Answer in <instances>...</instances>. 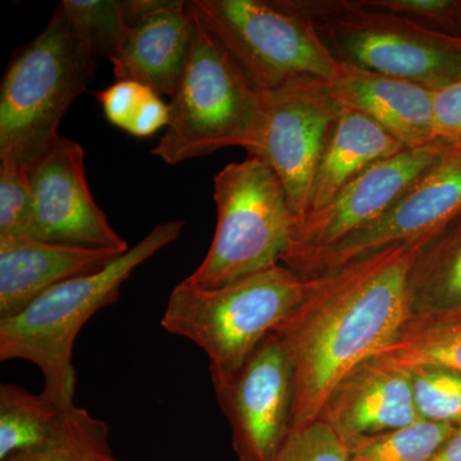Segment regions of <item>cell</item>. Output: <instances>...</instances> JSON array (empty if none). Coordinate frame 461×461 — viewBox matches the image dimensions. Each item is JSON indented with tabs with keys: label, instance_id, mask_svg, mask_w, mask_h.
Segmentation results:
<instances>
[{
	"label": "cell",
	"instance_id": "1",
	"mask_svg": "<svg viewBox=\"0 0 461 461\" xmlns=\"http://www.w3.org/2000/svg\"><path fill=\"white\" fill-rule=\"evenodd\" d=\"M427 236L313 278L308 295L273 330L293 364L291 429L320 420L339 379L393 344L409 321L406 280Z\"/></svg>",
	"mask_w": 461,
	"mask_h": 461
},
{
	"label": "cell",
	"instance_id": "2",
	"mask_svg": "<svg viewBox=\"0 0 461 461\" xmlns=\"http://www.w3.org/2000/svg\"><path fill=\"white\" fill-rule=\"evenodd\" d=\"M182 221L157 224L150 232L99 271L51 287L29 308L0 320V360H27L41 369L42 393L63 408L74 405L75 341L85 324L113 305L135 269L178 239Z\"/></svg>",
	"mask_w": 461,
	"mask_h": 461
},
{
	"label": "cell",
	"instance_id": "3",
	"mask_svg": "<svg viewBox=\"0 0 461 461\" xmlns=\"http://www.w3.org/2000/svg\"><path fill=\"white\" fill-rule=\"evenodd\" d=\"M95 53L62 5L12 58L0 89V165L30 172L95 72Z\"/></svg>",
	"mask_w": 461,
	"mask_h": 461
},
{
	"label": "cell",
	"instance_id": "4",
	"mask_svg": "<svg viewBox=\"0 0 461 461\" xmlns=\"http://www.w3.org/2000/svg\"><path fill=\"white\" fill-rule=\"evenodd\" d=\"M312 285L282 263L213 290L182 281L173 288L160 323L204 350L212 384L220 386L295 311Z\"/></svg>",
	"mask_w": 461,
	"mask_h": 461
},
{
	"label": "cell",
	"instance_id": "5",
	"mask_svg": "<svg viewBox=\"0 0 461 461\" xmlns=\"http://www.w3.org/2000/svg\"><path fill=\"white\" fill-rule=\"evenodd\" d=\"M193 17L189 60L171 96L165 135L151 150L167 165L230 147L249 154L262 131V94L202 21Z\"/></svg>",
	"mask_w": 461,
	"mask_h": 461
},
{
	"label": "cell",
	"instance_id": "6",
	"mask_svg": "<svg viewBox=\"0 0 461 461\" xmlns=\"http://www.w3.org/2000/svg\"><path fill=\"white\" fill-rule=\"evenodd\" d=\"M342 66L437 91L461 83V39L421 29L363 0H287Z\"/></svg>",
	"mask_w": 461,
	"mask_h": 461
},
{
	"label": "cell",
	"instance_id": "7",
	"mask_svg": "<svg viewBox=\"0 0 461 461\" xmlns=\"http://www.w3.org/2000/svg\"><path fill=\"white\" fill-rule=\"evenodd\" d=\"M213 199V241L187 284L213 290L281 263L296 214L271 167L251 156L230 163L215 175Z\"/></svg>",
	"mask_w": 461,
	"mask_h": 461
},
{
	"label": "cell",
	"instance_id": "8",
	"mask_svg": "<svg viewBox=\"0 0 461 461\" xmlns=\"http://www.w3.org/2000/svg\"><path fill=\"white\" fill-rule=\"evenodd\" d=\"M193 14L260 94L295 77L335 80L341 65L287 0H193Z\"/></svg>",
	"mask_w": 461,
	"mask_h": 461
},
{
	"label": "cell",
	"instance_id": "9",
	"mask_svg": "<svg viewBox=\"0 0 461 461\" xmlns=\"http://www.w3.org/2000/svg\"><path fill=\"white\" fill-rule=\"evenodd\" d=\"M262 131L249 156L260 158L276 172L297 218L342 105L327 81L313 77L291 78L262 93Z\"/></svg>",
	"mask_w": 461,
	"mask_h": 461
},
{
	"label": "cell",
	"instance_id": "10",
	"mask_svg": "<svg viewBox=\"0 0 461 461\" xmlns=\"http://www.w3.org/2000/svg\"><path fill=\"white\" fill-rule=\"evenodd\" d=\"M461 212V142L415 182L386 213L291 271L305 280L339 271L384 249L429 235Z\"/></svg>",
	"mask_w": 461,
	"mask_h": 461
},
{
	"label": "cell",
	"instance_id": "11",
	"mask_svg": "<svg viewBox=\"0 0 461 461\" xmlns=\"http://www.w3.org/2000/svg\"><path fill=\"white\" fill-rule=\"evenodd\" d=\"M453 145L406 148L366 169L329 204L296 218L290 248L281 263L294 269L308 258L378 220Z\"/></svg>",
	"mask_w": 461,
	"mask_h": 461
},
{
	"label": "cell",
	"instance_id": "12",
	"mask_svg": "<svg viewBox=\"0 0 461 461\" xmlns=\"http://www.w3.org/2000/svg\"><path fill=\"white\" fill-rule=\"evenodd\" d=\"M214 391L239 461L275 460L291 430L295 397L293 364L280 336L272 332Z\"/></svg>",
	"mask_w": 461,
	"mask_h": 461
},
{
	"label": "cell",
	"instance_id": "13",
	"mask_svg": "<svg viewBox=\"0 0 461 461\" xmlns=\"http://www.w3.org/2000/svg\"><path fill=\"white\" fill-rule=\"evenodd\" d=\"M32 223L30 238L68 247L126 253L129 245L91 195L85 151L58 136L30 171Z\"/></svg>",
	"mask_w": 461,
	"mask_h": 461
},
{
	"label": "cell",
	"instance_id": "14",
	"mask_svg": "<svg viewBox=\"0 0 461 461\" xmlns=\"http://www.w3.org/2000/svg\"><path fill=\"white\" fill-rule=\"evenodd\" d=\"M320 420L345 444L420 420L408 369L384 355H373L339 379Z\"/></svg>",
	"mask_w": 461,
	"mask_h": 461
},
{
	"label": "cell",
	"instance_id": "15",
	"mask_svg": "<svg viewBox=\"0 0 461 461\" xmlns=\"http://www.w3.org/2000/svg\"><path fill=\"white\" fill-rule=\"evenodd\" d=\"M194 38L189 2L151 0L147 11L127 27L109 60L115 78L145 85L172 96L180 83Z\"/></svg>",
	"mask_w": 461,
	"mask_h": 461
},
{
	"label": "cell",
	"instance_id": "16",
	"mask_svg": "<svg viewBox=\"0 0 461 461\" xmlns=\"http://www.w3.org/2000/svg\"><path fill=\"white\" fill-rule=\"evenodd\" d=\"M329 85L342 108L366 115L405 148L450 145L437 133L433 91L421 85L351 66Z\"/></svg>",
	"mask_w": 461,
	"mask_h": 461
},
{
	"label": "cell",
	"instance_id": "17",
	"mask_svg": "<svg viewBox=\"0 0 461 461\" xmlns=\"http://www.w3.org/2000/svg\"><path fill=\"white\" fill-rule=\"evenodd\" d=\"M121 254L32 238H0V320L20 314L60 282L104 268Z\"/></svg>",
	"mask_w": 461,
	"mask_h": 461
},
{
	"label": "cell",
	"instance_id": "18",
	"mask_svg": "<svg viewBox=\"0 0 461 461\" xmlns=\"http://www.w3.org/2000/svg\"><path fill=\"white\" fill-rule=\"evenodd\" d=\"M403 149L402 142L366 115L342 108L315 168L303 214L323 208L357 176Z\"/></svg>",
	"mask_w": 461,
	"mask_h": 461
},
{
	"label": "cell",
	"instance_id": "19",
	"mask_svg": "<svg viewBox=\"0 0 461 461\" xmlns=\"http://www.w3.org/2000/svg\"><path fill=\"white\" fill-rule=\"evenodd\" d=\"M406 296L409 320L461 318V212L421 242Z\"/></svg>",
	"mask_w": 461,
	"mask_h": 461
},
{
	"label": "cell",
	"instance_id": "20",
	"mask_svg": "<svg viewBox=\"0 0 461 461\" xmlns=\"http://www.w3.org/2000/svg\"><path fill=\"white\" fill-rule=\"evenodd\" d=\"M66 411L42 393L35 395L18 384H2L0 461L47 444L62 426Z\"/></svg>",
	"mask_w": 461,
	"mask_h": 461
},
{
	"label": "cell",
	"instance_id": "21",
	"mask_svg": "<svg viewBox=\"0 0 461 461\" xmlns=\"http://www.w3.org/2000/svg\"><path fill=\"white\" fill-rule=\"evenodd\" d=\"M378 354L402 366H438L461 373V318L409 320Z\"/></svg>",
	"mask_w": 461,
	"mask_h": 461
},
{
	"label": "cell",
	"instance_id": "22",
	"mask_svg": "<svg viewBox=\"0 0 461 461\" xmlns=\"http://www.w3.org/2000/svg\"><path fill=\"white\" fill-rule=\"evenodd\" d=\"M5 461L118 460L112 451L108 424L74 403L67 408L62 426L47 444L12 455Z\"/></svg>",
	"mask_w": 461,
	"mask_h": 461
},
{
	"label": "cell",
	"instance_id": "23",
	"mask_svg": "<svg viewBox=\"0 0 461 461\" xmlns=\"http://www.w3.org/2000/svg\"><path fill=\"white\" fill-rule=\"evenodd\" d=\"M456 426L418 420L411 426L348 442L350 461H430Z\"/></svg>",
	"mask_w": 461,
	"mask_h": 461
},
{
	"label": "cell",
	"instance_id": "24",
	"mask_svg": "<svg viewBox=\"0 0 461 461\" xmlns=\"http://www.w3.org/2000/svg\"><path fill=\"white\" fill-rule=\"evenodd\" d=\"M60 5L74 21L96 57L111 58L150 0H63Z\"/></svg>",
	"mask_w": 461,
	"mask_h": 461
},
{
	"label": "cell",
	"instance_id": "25",
	"mask_svg": "<svg viewBox=\"0 0 461 461\" xmlns=\"http://www.w3.org/2000/svg\"><path fill=\"white\" fill-rule=\"evenodd\" d=\"M420 420L461 426V373L438 366H405Z\"/></svg>",
	"mask_w": 461,
	"mask_h": 461
},
{
	"label": "cell",
	"instance_id": "26",
	"mask_svg": "<svg viewBox=\"0 0 461 461\" xmlns=\"http://www.w3.org/2000/svg\"><path fill=\"white\" fill-rule=\"evenodd\" d=\"M363 3L405 18L430 32L461 39V0H363Z\"/></svg>",
	"mask_w": 461,
	"mask_h": 461
},
{
	"label": "cell",
	"instance_id": "27",
	"mask_svg": "<svg viewBox=\"0 0 461 461\" xmlns=\"http://www.w3.org/2000/svg\"><path fill=\"white\" fill-rule=\"evenodd\" d=\"M32 223L30 172L0 165V238H30Z\"/></svg>",
	"mask_w": 461,
	"mask_h": 461
},
{
	"label": "cell",
	"instance_id": "28",
	"mask_svg": "<svg viewBox=\"0 0 461 461\" xmlns=\"http://www.w3.org/2000/svg\"><path fill=\"white\" fill-rule=\"evenodd\" d=\"M273 461H350L341 437L326 421L317 420L291 429Z\"/></svg>",
	"mask_w": 461,
	"mask_h": 461
},
{
	"label": "cell",
	"instance_id": "29",
	"mask_svg": "<svg viewBox=\"0 0 461 461\" xmlns=\"http://www.w3.org/2000/svg\"><path fill=\"white\" fill-rule=\"evenodd\" d=\"M150 91L136 81L118 80L96 93V98L109 122L127 132Z\"/></svg>",
	"mask_w": 461,
	"mask_h": 461
},
{
	"label": "cell",
	"instance_id": "30",
	"mask_svg": "<svg viewBox=\"0 0 461 461\" xmlns=\"http://www.w3.org/2000/svg\"><path fill=\"white\" fill-rule=\"evenodd\" d=\"M437 133L448 144L461 142V83L433 91Z\"/></svg>",
	"mask_w": 461,
	"mask_h": 461
},
{
	"label": "cell",
	"instance_id": "31",
	"mask_svg": "<svg viewBox=\"0 0 461 461\" xmlns=\"http://www.w3.org/2000/svg\"><path fill=\"white\" fill-rule=\"evenodd\" d=\"M169 121L168 105L163 102L159 94L151 90L147 99L142 103L140 111L136 114L135 120L130 126V135L135 138H149L159 131L162 127H167Z\"/></svg>",
	"mask_w": 461,
	"mask_h": 461
},
{
	"label": "cell",
	"instance_id": "32",
	"mask_svg": "<svg viewBox=\"0 0 461 461\" xmlns=\"http://www.w3.org/2000/svg\"><path fill=\"white\" fill-rule=\"evenodd\" d=\"M430 461H461V426L439 447Z\"/></svg>",
	"mask_w": 461,
	"mask_h": 461
}]
</instances>
